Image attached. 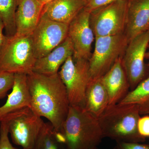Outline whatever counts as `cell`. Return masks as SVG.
<instances>
[{
	"instance_id": "obj_25",
	"label": "cell",
	"mask_w": 149,
	"mask_h": 149,
	"mask_svg": "<svg viewBox=\"0 0 149 149\" xmlns=\"http://www.w3.org/2000/svg\"><path fill=\"white\" fill-rule=\"evenodd\" d=\"M117 0H85V9L89 12Z\"/></svg>"
},
{
	"instance_id": "obj_31",
	"label": "cell",
	"mask_w": 149,
	"mask_h": 149,
	"mask_svg": "<svg viewBox=\"0 0 149 149\" xmlns=\"http://www.w3.org/2000/svg\"><path fill=\"white\" fill-rule=\"evenodd\" d=\"M113 149H115V148H113Z\"/></svg>"
},
{
	"instance_id": "obj_23",
	"label": "cell",
	"mask_w": 149,
	"mask_h": 149,
	"mask_svg": "<svg viewBox=\"0 0 149 149\" xmlns=\"http://www.w3.org/2000/svg\"><path fill=\"white\" fill-rule=\"evenodd\" d=\"M8 129L5 121H0V149H18L11 143L8 138Z\"/></svg>"
},
{
	"instance_id": "obj_12",
	"label": "cell",
	"mask_w": 149,
	"mask_h": 149,
	"mask_svg": "<svg viewBox=\"0 0 149 149\" xmlns=\"http://www.w3.org/2000/svg\"><path fill=\"white\" fill-rule=\"evenodd\" d=\"M122 57L100 78L108 94L109 105L119 103L130 91L128 77L123 65Z\"/></svg>"
},
{
	"instance_id": "obj_6",
	"label": "cell",
	"mask_w": 149,
	"mask_h": 149,
	"mask_svg": "<svg viewBox=\"0 0 149 149\" xmlns=\"http://www.w3.org/2000/svg\"><path fill=\"white\" fill-rule=\"evenodd\" d=\"M128 43L124 33L95 37V48L89 60L91 80L105 74L123 55Z\"/></svg>"
},
{
	"instance_id": "obj_18",
	"label": "cell",
	"mask_w": 149,
	"mask_h": 149,
	"mask_svg": "<svg viewBox=\"0 0 149 149\" xmlns=\"http://www.w3.org/2000/svg\"><path fill=\"white\" fill-rule=\"evenodd\" d=\"M109 105L108 94L100 79L91 80L85 93L84 109L98 118Z\"/></svg>"
},
{
	"instance_id": "obj_15",
	"label": "cell",
	"mask_w": 149,
	"mask_h": 149,
	"mask_svg": "<svg viewBox=\"0 0 149 149\" xmlns=\"http://www.w3.org/2000/svg\"><path fill=\"white\" fill-rule=\"evenodd\" d=\"M30 107L31 97L27 74L15 73L12 91L8 95L6 103L0 107V120L8 115Z\"/></svg>"
},
{
	"instance_id": "obj_9",
	"label": "cell",
	"mask_w": 149,
	"mask_h": 149,
	"mask_svg": "<svg viewBox=\"0 0 149 149\" xmlns=\"http://www.w3.org/2000/svg\"><path fill=\"white\" fill-rule=\"evenodd\" d=\"M149 45V30L133 38L128 43L122 57L123 68L130 85V91L149 75L145 63Z\"/></svg>"
},
{
	"instance_id": "obj_28",
	"label": "cell",
	"mask_w": 149,
	"mask_h": 149,
	"mask_svg": "<svg viewBox=\"0 0 149 149\" xmlns=\"http://www.w3.org/2000/svg\"><path fill=\"white\" fill-rule=\"evenodd\" d=\"M38 1L45 6V5L47 4L48 3L50 2L53 0H38Z\"/></svg>"
},
{
	"instance_id": "obj_11",
	"label": "cell",
	"mask_w": 149,
	"mask_h": 149,
	"mask_svg": "<svg viewBox=\"0 0 149 149\" xmlns=\"http://www.w3.org/2000/svg\"><path fill=\"white\" fill-rule=\"evenodd\" d=\"M90 13L82 10L68 25V37L71 40L74 58L89 60L95 36L90 22Z\"/></svg>"
},
{
	"instance_id": "obj_14",
	"label": "cell",
	"mask_w": 149,
	"mask_h": 149,
	"mask_svg": "<svg viewBox=\"0 0 149 149\" xmlns=\"http://www.w3.org/2000/svg\"><path fill=\"white\" fill-rule=\"evenodd\" d=\"M149 29V0H128L124 34L128 42Z\"/></svg>"
},
{
	"instance_id": "obj_33",
	"label": "cell",
	"mask_w": 149,
	"mask_h": 149,
	"mask_svg": "<svg viewBox=\"0 0 149 149\" xmlns=\"http://www.w3.org/2000/svg\"></svg>"
},
{
	"instance_id": "obj_1",
	"label": "cell",
	"mask_w": 149,
	"mask_h": 149,
	"mask_svg": "<svg viewBox=\"0 0 149 149\" xmlns=\"http://www.w3.org/2000/svg\"><path fill=\"white\" fill-rule=\"evenodd\" d=\"M27 76L30 108L39 116L48 119L59 132L70 105L65 86L58 73L47 75L32 71Z\"/></svg>"
},
{
	"instance_id": "obj_7",
	"label": "cell",
	"mask_w": 149,
	"mask_h": 149,
	"mask_svg": "<svg viewBox=\"0 0 149 149\" xmlns=\"http://www.w3.org/2000/svg\"><path fill=\"white\" fill-rule=\"evenodd\" d=\"M1 120L7 124L13 143L23 149H33L45 123L29 107L8 115Z\"/></svg>"
},
{
	"instance_id": "obj_24",
	"label": "cell",
	"mask_w": 149,
	"mask_h": 149,
	"mask_svg": "<svg viewBox=\"0 0 149 149\" xmlns=\"http://www.w3.org/2000/svg\"><path fill=\"white\" fill-rule=\"evenodd\" d=\"M138 130L139 135L146 139L149 137V116L140 117L138 123Z\"/></svg>"
},
{
	"instance_id": "obj_17",
	"label": "cell",
	"mask_w": 149,
	"mask_h": 149,
	"mask_svg": "<svg viewBox=\"0 0 149 149\" xmlns=\"http://www.w3.org/2000/svg\"><path fill=\"white\" fill-rule=\"evenodd\" d=\"M85 5V0H53L44 6L43 12L52 20L69 24Z\"/></svg>"
},
{
	"instance_id": "obj_19",
	"label": "cell",
	"mask_w": 149,
	"mask_h": 149,
	"mask_svg": "<svg viewBox=\"0 0 149 149\" xmlns=\"http://www.w3.org/2000/svg\"><path fill=\"white\" fill-rule=\"evenodd\" d=\"M119 103L136 105L141 115L149 114V74Z\"/></svg>"
},
{
	"instance_id": "obj_26",
	"label": "cell",
	"mask_w": 149,
	"mask_h": 149,
	"mask_svg": "<svg viewBox=\"0 0 149 149\" xmlns=\"http://www.w3.org/2000/svg\"><path fill=\"white\" fill-rule=\"evenodd\" d=\"M115 149H149V145L140 143L116 142Z\"/></svg>"
},
{
	"instance_id": "obj_32",
	"label": "cell",
	"mask_w": 149,
	"mask_h": 149,
	"mask_svg": "<svg viewBox=\"0 0 149 149\" xmlns=\"http://www.w3.org/2000/svg\"></svg>"
},
{
	"instance_id": "obj_30",
	"label": "cell",
	"mask_w": 149,
	"mask_h": 149,
	"mask_svg": "<svg viewBox=\"0 0 149 149\" xmlns=\"http://www.w3.org/2000/svg\"><path fill=\"white\" fill-rule=\"evenodd\" d=\"M148 47H149V46H148Z\"/></svg>"
},
{
	"instance_id": "obj_10",
	"label": "cell",
	"mask_w": 149,
	"mask_h": 149,
	"mask_svg": "<svg viewBox=\"0 0 149 149\" xmlns=\"http://www.w3.org/2000/svg\"><path fill=\"white\" fill-rule=\"evenodd\" d=\"M68 25L52 20L42 13L37 26L30 35L37 59L49 53L66 39Z\"/></svg>"
},
{
	"instance_id": "obj_4",
	"label": "cell",
	"mask_w": 149,
	"mask_h": 149,
	"mask_svg": "<svg viewBox=\"0 0 149 149\" xmlns=\"http://www.w3.org/2000/svg\"><path fill=\"white\" fill-rule=\"evenodd\" d=\"M37 60L30 35H6L0 49V72L28 74Z\"/></svg>"
},
{
	"instance_id": "obj_3",
	"label": "cell",
	"mask_w": 149,
	"mask_h": 149,
	"mask_svg": "<svg viewBox=\"0 0 149 149\" xmlns=\"http://www.w3.org/2000/svg\"><path fill=\"white\" fill-rule=\"evenodd\" d=\"M140 116L136 105L118 103L109 105L98 120L104 137L116 142L141 143L146 139L138 132Z\"/></svg>"
},
{
	"instance_id": "obj_8",
	"label": "cell",
	"mask_w": 149,
	"mask_h": 149,
	"mask_svg": "<svg viewBox=\"0 0 149 149\" xmlns=\"http://www.w3.org/2000/svg\"><path fill=\"white\" fill-rule=\"evenodd\" d=\"M128 0H117L90 13V22L95 37L124 33Z\"/></svg>"
},
{
	"instance_id": "obj_21",
	"label": "cell",
	"mask_w": 149,
	"mask_h": 149,
	"mask_svg": "<svg viewBox=\"0 0 149 149\" xmlns=\"http://www.w3.org/2000/svg\"><path fill=\"white\" fill-rule=\"evenodd\" d=\"M19 1L0 0V17L4 24L6 36H13L16 33L15 14Z\"/></svg>"
},
{
	"instance_id": "obj_5",
	"label": "cell",
	"mask_w": 149,
	"mask_h": 149,
	"mask_svg": "<svg viewBox=\"0 0 149 149\" xmlns=\"http://www.w3.org/2000/svg\"><path fill=\"white\" fill-rule=\"evenodd\" d=\"M58 74L65 86L70 106L84 109L85 93L91 80L89 60L70 56Z\"/></svg>"
},
{
	"instance_id": "obj_29",
	"label": "cell",
	"mask_w": 149,
	"mask_h": 149,
	"mask_svg": "<svg viewBox=\"0 0 149 149\" xmlns=\"http://www.w3.org/2000/svg\"><path fill=\"white\" fill-rule=\"evenodd\" d=\"M146 58L148 59L149 60V51L148 52H147L146 54ZM148 66L149 67V62L148 64Z\"/></svg>"
},
{
	"instance_id": "obj_27",
	"label": "cell",
	"mask_w": 149,
	"mask_h": 149,
	"mask_svg": "<svg viewBox=\"0 0 149 149\" xmlns=\"http://www.w3.org/2000/svg\"><path fill=\"white\" fill-rule=\"evenodd\" d=\"M4 29H5L4 24L2 19L0 17V49L2 46L6 37V35H4L3 34V30Z\"/></svg>"
},
{
	"instance_id": "obj_20",
	"label": "cell",
	"mask_w": 149,
	"mask_h": 149,
	"mask_svg": "<svg viewBox=\"0 0 149 149\" xmlns=\"http://www.w3.org/2000/svg\"><path fill=\"white\" fill-rule=\"evenodd\" d=\"M33 149H65L57 131L50 123H45Z\"/></svg>"
},
{
	"instance_id": "obj_2",
	"label": "cell",
	"mask_w": 149,
	"mask_h": 149,
	"mask_svg": "<svg viewBox=\"0 0 149 149\" xmlns=\"http://www.w3.org/2000/svg\"><path fill=\"white\" fill-rule=\"evenodd\" d=\"M58 133L65 149H96L104 138L97 118L71 106Z\"/></svg>"
},
{
	"instance_id": "obj_22",
	"label": "cell",
	"mask_w": 149,
	"mask_h": 149,
	"mask_svg": "<svg viewBox=\"0 0 149 149\" xmlns=\"http://www.w3.org/2000/svg\"><path fill=\"white\" fill-rule=\"evenodd\" d=\"M14 81V73L0 72V99L4 98L8 91L12 89Z\"/></svg>"
},
{
	"instance_id": "obj_13",
	"label": "cell",
	"mask_w": 149,
	"mask_h": 149,
	"mask_svg": "<svg viewBox=\"0 0 149 149\" xmlns=\"http://www.w3.org/2000/svg\"><path fill=\"white\" fill-rule=\"evenodd\" d=\"M44 6L38 0H19L15 14V35H31L40 21Z\"/></svg>"
},
{
	"instance_id": "obj_16",
	"label": "cell",
	"mask_w": 149,
	"mask_h": 149,
	"mask_svg": "<svg viewBox=\"0 0 149 149\" xmlns=\"http://www.w3.org/2000/svg\"><path fill=\"white\" fill-rule=\"evenodd\" d=\"M73 54L72 43L68 37L49 53L37 59L32 71L47 75L56 74L67 59Z\"/></svg>"
}]
</instances>
